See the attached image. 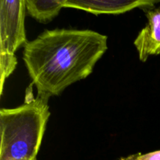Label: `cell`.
I'll return each mask as SVG.
<instances>
[{
    "instance_id": "cell-5",
    "label": "cell",
    "mask_w": 160,
    "mask_h": 160,
    "mask_svg": "<svg viewBox=\"0 0 160 160\" xmlns=\"http://www.w3.org/2000/svg\"><path fill=\"white\" fill-rule=\"evenodd\" d=\"M147 23L134 42L142 62L152 56H160V6L146 12Z\"/></svg>"
},
{
    "instance_id": "cell-1",
    "label": "cell",
    "mask_w": 160,
    "mask_h": 160,
    "mask_svg": "<svg viewBox=\"0 0 160 160\" xmlns=\"http://www.w3.org/2000/svg\"><path fill=\"white\" fill-rule=\"evenodd\" d=\"M108 48L92 30H46L23 45V60L38 95L49 98L89 76Z\"/></svg>"
},
{
    "instance_id": "cell-6",
    "label": "cell",
    "mask_w": 160,
    "mask_h": 160,
    "mask_svg": "<svg viewBox=\"0 0 160 160\" xmlns=\"http://www.w3.org/2000/svg\"><path fill=\"white\" fill-rule=\"evenodd\" d=\"M67 0H27V11L40 23L52 20L60 12Z\"/></svg>"
},
{
    "instance_id": "cell-3",
    "label": "cell",
    "mask_w": 160,
    "mask_h": 160,
    "mask_svg": "<svg viewBox=\"0 0 160 160\" xmlns=\"http://www.w3.org/2000/svg\"><path fill=\"white\" fill-rule=\"evenodd\" d=\"M27 0H0V93L17 67L16 52L27 43Z\"/></svg>"
},
{
    "instance_id": "cell-2",
    "label": "cell",
    "mask_w": 160,
    "mask_h": 160,
    "mask_svg": "<svg viewBox=\"0 0 160 160\" xmlns=\"http://www.w3.org/2000/svg\"><path fill=\"white\" fill-rule=\"evenodd\" d=\"M48 98L32 94L21 106L0 110V160H36L50 117Z\"/></svg>"
},
{
    "instance_id": "cell-8",
    "label": "cell",
    "mask_w": 160,
    "mask_h": 160,
    "mask_svg": "<svg viewBox=\"0 0 160 160\" xmlns=\"http://www.w3.org/2000/svg\"><path fill=\"white\" fill-rule=\"evenodd\" d=\"M36 160H37V159H36Z\"/></svg>"
},
{
    "instance_id": "cell-7",
    "label": "cell",
    "mask_w": 160,
    "mask_h": 160,
    "mask_svg": "<svg viewBox=\"0 0 160 160\" xmlns=\"http://www.w3.org/2000/svg\"><path fill=\"white\" fill-rule=\"evenodd\" d=\"M118 160H160V150L145 154L137 153L130 155L126 157H121Z\"/></svg>"
},
{
    "instance_id": "cell-4",
    "label": "cell",
    "mask_w": 160,
    "mask_h": 160,
    "mask_svg": "<svg viewBox=\"0 0 160 160\" xmlns=\"http://www.w3.org/2000/svg\"><path fill=\"white\" fill-rule=\"evenodd\" d=\"M160 0H67L63 8L84 10L90 13L120 14L136 8L152 7Z\"/></svg>"
}]
</instances>
